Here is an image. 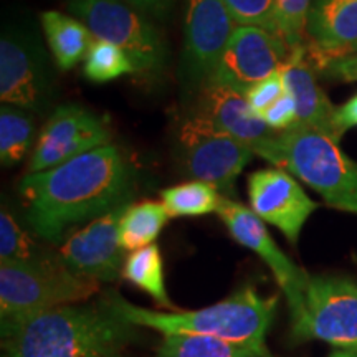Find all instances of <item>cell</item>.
Instances as JSON below:
<instances>
[{
  "instance_id": "cell-1",
  "label": "cell",
  "mask_w": 357,
  "mask_h": 357,
  "mask_svg": "<svg viewBox=\"0 0 357 357\" xmlns=\"http://www.w3.org/2000/svg\"><path fill=\"white\" fill-rule=\"evenodd\" d=\"M19 194L35 234L60 245L78 223L131 204L136 171L118 146L108 144L50 171L26 174Z\"/></svg>"
},
{
  "instance_id": "cell-2",
  "label": "cell",
  "mask_w": 357,
  "mask_h": 357,
  "mask_svg": "<svg viewBox=\"0 0 357 357\" xmlns=\"http://www.w3.org/2000/svg\"><path fill=\"white\" fill-rule=\"evenodd\" d=\"M136 329L106 298L66 305L25 321L2 339V357H123L137 339Z\"/></svg>"
},
{
  "instance_id": "cell-3",
  "label": "cell",
  "mask_w": 357,
  "mask_h": 357,
  "mask_svg": "<svg viewBox=\"0 0 357 357\" xmlns=\"http://www.w3.org/2000/svg\"><path fill=\"white\" fill-rule=\"evenodd\" d=\"M105 298L123 319L137 328L154 329L160 334L218 337L270 354L265 339L273 323L278 298L261 296L253 287L240 288L220 303L194 311L147 310L132 305L116 291H109Z\"/></svg>"
},
{
  "instance_id": "cell-4",
  "label": "cell",
  "mask_w": 357,
  "mask_h": 357,
  "mask_svg": "<svg viewBox=\"0 0 357 357\" xmlns=\"http://www.w3.org/2000/svg\"><path fill=\"white\" fill-rule=\"evenodd\" d=\"M100 283L71 273L63 261L53 265L0 263L2 339L45 311L91 300Z\"/></svg>"
},
{
  "instance_id": "cell-5",
  "label": "cell",
  "mask_w": 357,
  "mask_h": 357,
  "mask_svg": "<svg viewBox=\"0 0 357 357\" xmlns=\"http://www.w3.org/2000/svg\"><path fill=\"white\" fill-rule=\"evenodd\" d=\"M280 169L318 192L328 207L357 215V162L328 134L298 124L280 132Z\"/></svg>"
},
{
  "instance_id": "cell-6",
  "label": "cell",
  "mask_w": 357,
  "mask_h": 357,
  "mask_svg": "<svg viewBox=\"0 0 357 357\" xmlns=\"http://www.w3.org/2000/svg\"><path fill=\"white\" fill-rule=\"evenodd\" d=\"M68 10L82 20L95 40L113 43L131 58L136 73L160 75L167 48L153 22L124 0H68Z\"/></svg>"
},
{
  "instance_id": "cell-7",
  "label": "cell",
  "mask_w": 357,
  "mask_h": 357,
  "mask_svg": "<svg viewBox=\"0 0 357 357\" xmlns=\"http://www.w3.org/2000/svg\"><path fill=\"white\" fill-rule=\"evenodd\" d=\"M291 339H318L337 349L357 351V283L346 276H311L305 312L291 324Z\"/></svg>"
},
{
  "instance_id": "cell-8",
  "label": "cell",
  "mask_w": 357,
  "mask_h": 357,
  "mask_svg": "<svg viewBox=\"0 0 357 357\" xmlns=\"http://www.w3.org/2000/svg\"><path fill=\"white\" fill-rule=\"evenodd\" d=\"M189 118L211 131L235 137L258 158L280 167V132L253 111L245 95L220 84L204 83Z\"/></svg>"
},
{
  "instance_id": "cell-9",
  "label": "cell",
  "mask_w": 357,
  "mask_h": 357,
  "mask_svg": "<svg viewBox=\"0 0 357 357\" xmlns=\"http://www.w3.org/2000/svg\"><path fill=\"white\" fill-rule=\"evenodd\" d=\"M53 82L42 45L22 29H7L0 38V100L29 113L50 106Z\"/></svg>"
},
{
  "instance_id": "cell-10",
  "label": "cell",
  "mask_w": 357,
  "mask_h": 357,
  "mask_svg": "<svg viewBox=\"0 0 357 357\" xmlns=\"http://www.w3.org/2000/svg\"><path fill=\"white\" fill-rule=\"evenodd\" d=\"M182 167L194 181L207 182L223 197L235 199V185L255 153L235 137L200 126L189 116L178 126Z\"/></svg>"
},
{
  "instance_id": "cell-11",
  "label": "cell",
  "mask_w": 357,
  "mask_h": 357,
  "mask_svg": "<svg viewBox=\"0 0 357 357\" xmlns=\"http://www.w3.org/2000/svg\"><path fill=\"white\" fill-rule=\"evenodd\" d=\"M217 215L236 243L252 250L266 263L281 291L287 296L291 324L296 323L305 312V294L311 276L281 252L268 231L266 223L258 218L250 207H245L235 199L223 197Z\"/></svg>"
},
{
  "instance_id": "cell-12",
  "label": "cell",
  "mask_w": 357,
  "mask_h": 357,
  "mask_svg": "<svg viewBox=\"0 0 357 357\" xmlns=\"http://www.w3.org/2000/svg\"><path fill=\"white\" fill-rule=\"evenodd\" d=\"M289 55L291 48L278 33L261 26L236 25L215 70L205 83L247 95L250 88L281 70Z\"/></svg>"
},
{
  "instance_id": "cell-13",
  "label": "cell",
  "mask_w": 357,
  "mask_h": 357,
  "mask_svg": "<svg viewBox=\"0 0 357 357\" xmlns=\"http://www.w3.org/2000/svg\"><path fill=\"white\" fill-rule=\"evenodd\" d=\"M108 144L111 129L101 116L79 105H61L50 114L40 132L26 174L50 171Z\"/></svg>"
},
{
  "instance_id": "cell-14",
  "label": "cell",
  "mask_w": 357,
  "mask_h": 357,
  "mask_svg": "<svg viewBox=\"0 0 357 357\" xmlns=\"http://www.w3.org/2000/svg\"><path fill=\"white\" fill-rule=\"evenodd\" d=\"M126 208H114L65 236L58 255L71 273L98 283H114L123 275L126 258L119 243V222Z\"/></svg>"
},
{
  "instance_id": "cell-15",
  "label": "cell",
  "mask_w": 357,
  "mask_h": 357,
  "mask_svg": "<svg viewBox=\"0 0 357 357\" xmlns=\"http://www.w3.org/2000/svg\"><path fill=\"white\" fill-rule=\"evenodd\" d=\"M223 0H185L184 77L194 86L211 78L236 29Z\"/></svg>"
},
{
  "instance_id": "cell-16",
  "label": "cell",
  "mask_w": 357,
  "mask_h": 357,
  "mask_svg": "<svg viewBox=\"0 0 357 357\" xmlns=\"http://www.w3.org/2000/svg\"><path fill=\"white\" fill-rule=\"evenodd\" d=\"M250 208L296 245L301 230L318 204L306 194L293 174L280 167L258 169L247 181Z\"/></svg>"
},
{
  "instance_id": "cell-17",
  "label": "cell",
  "mask_w": 357,
  "mask_h": 357,
  "mask_svg": "<svg viewBox=\"0 0 357 357\" xmlns=\"http://www.w3.org/2000/svg\"><path fill=\"white\" fill-rule=\"evenodd\" d=\"M311 65L357 53V0H312L306 25Z\"/></svg>"
},
{
  "instance_id": "cell-18",
  "label": "cell",
  "mask_w": 357,
  "mask_h": 357,
  "mask_svg": "<svg viewBox=\"0 0 357 357\" xmlns=\"http://www.w3.org/2000/svg\"><path fill=\"white\" fill-rule=\"evenodd\" d=\"M281 73L296 105L298 126L316 129L341 142L334 128L336 106L329 101L328 95L319 86L318 75L307 58L306 45L291 50L288 61L281 66Z\"/></svg>"
},
{
  "instance_id": "cell-19",
  "label": "cell",
  "mask_w": 357,
  "mask_h": 357,
  "mask_svg": "<svg viewBox=\"0 0 357 357\" xmlns=\"http://www.w3.org/2000/svg\"><path fill=\"white\" fill-rule=\"evenodd\" d=\"M45 38L50 48L58 70L68 71L79 61H84L95 37L89 29L77 17L65 15L56 10L40 13Z\"/></svg>"
},
{
  "instance_id": "cell-20",
  "label": "cell",
  "mask_w": 357,
  "mask_h": 357,
  "mask_svg": "<svg viewBox=\"0 0 357 357\" xmlns=\"http://www.w3.org/2000/svg\"><path fill=\"white\" fill-rule=\"evenodd\" d=\"M171 218L164 204L158 200L129 204L119 222V243L124 252L154 245Z\"/></svg>"
},
{
  "instance_id": "cell-21",
  "label": "cell",
  "mask_w": 357,
  "mask_h": 357,
  "mask_svg": "<svg viewBox=\"0 0 357 357\" xmlns=\"http://www.w3.org/2000/svg\"><path fill=\"white\" fill-rule=\"evenodd\" d=\"M58 252L43 247L32 234L22 229L17 218L8 208L0 212V263H19V265H53L60 263Z\"/></svg>"
},
{
  "instance_id": "cell-22",
  "label": "cell",
  "mask_w": 357,
  "mask_h": 357,
  "mask_svg": "<svg viewBox=\"0 0 357 357\" xmlns=\"http://www.w3.org/2000/svg\"><path fill=\"white\" fill-rule=\"evenodd\" d=\"M121 276L141 291L149 294L160 307L177 311L167 294L162 253L155 243L129 253L124 260Z\"/></svg>"
},
{
  "instance_id": "cell-23",
  "label": "cell",
  "mask_w": 357,
  "mask_h": 357,
  "mask_svg": "<svg viewBox=\"0 0 357 357\" xmlns=\"http://www.w3.org/2000/svg\"><path fill=\"white\" fill-rule=\"evenodd\" d=\"M155 357H271L252 347L197 334H162Z\"/></svg>"
},
{
  "instance_id": "cell-24",
  "label": "cell",
  "mask_w": 357,
  "mask_h": 357,
  "mask_svg": "<svg viewBox=\"0 0 357 357\" xmlns=\"http://www.w3.org/2000/svg\"><path fill=\"white\" fill-rule=\"evenodd\" d=\"M223 195L202 181H189L160 190V202L171 217H202L218 211Z\"/></svg>"
},
{
  "instance_id": "cell-25",
  "label": "cell",
  "mask_w": 357,
  "mask_h": 357,
  "mask_svg": "<svg viewBox=\"0 0 357 357\" xmlns=\"http://www.w3.org/2000/svg\"><path fill=\"white\" fill-rule=\"evenodd\" d=\"M32 113L12 105L0 108V162L13 167L29 154L35 134Z\"/></svg>"
},
{
  "instance_id": "cell-26",
  "label": "cell",
  "mask_w": 357,
  "mask_h": 357,
  "mask_svg": "<svg viewBox=\"0 0 357 357\" xmlns=\"http://www.w3.org/2000/svg\"><path fill=\"white\" fill-rule=\"evenodd\" d=\"M84 77L95 83H108L124 75L136 73L131 58L113 43L95 40L83 65Z\"/></svg>"
},
{
  "instance_id": "cell-27",
  "label": "cell",
  "mask_w": 357,
  "mask_h": 357,
  "mask_svg": "<svg viewBox=\"0 0 357 357\" xmlns=\"http://www.w3.org/2000/svg\"><path fill=\"white\" fill-rule=\"evenodd\" d=\"M312 0H275V29L291 50L306 45V25Z\"/></svg>"
},
{
  "instance_id": "cell-28",
  "label": "cell",
  "mask_w": 357,
  "mask_h": 357,
  "mask_svg": "<svg viewBox=\"0 0 357 357\" xmlns=\"http://www.w3.org/2000/svg\"><path fill=\"white\" fill-rule=\"evenodd\" d=\"M238 25H253L275 29V0H223Z\"/></svg>"
},
{
  "instance_id": "cell-29",
  "label": "cell",
  "mask_w": 357,
  "mask_h": 357,
  "mask_svg": "<svg viewBox=\"0 0 357 357\" xmlns=\"http://www.w3.org/2000/svg\"><path fill=\"white\" fill-rule=\"evenodd\" d=\"M284 93H287V84H284L283 73H281V70H278L268 78L261 79L260 83H257L255 86L250 88L245 98H247L253 111L261 116Z\"/></svg>"
},
{
  "instance_id": "cell-30",
  "label": "cell",
  "mask_w": 357,
  "mask_h": 357,
  "mask_svg": "<svg viewBox=\"0 0 357 357\" xmlns=\"http://www.w3.org/2000/svg\"><path fill=\"white\" fill-rule=\"evenodd\" d=\"M261 118L265 119L268 126L276 132L288 131L289 128H293L294 124L298 123L296 105H294L293 96L289 95L288 89L280 100H276L273 105L261 114Z\"/></svg>"
},
{
  "instance_id": "cell-31",
  "label": "cell",
  "mask_w": 357,
  "mask_h": 357,
  "mask_svg": "<svg viewBox=\"0 0 357 357\" xmlns=\"http://www.w3.org/2000/svg\"><path fill=\"white\" fill-rule=\"evenodd\" d=\"M321 77L326 79L341 83H356L357 82V53L341 58H331L323 63L312 65Z\"/></svg>"
},
{
  "instance_id": "cell-32",
  "label": "cell",
  "mask_w": 357,
  "mask_h": 357,
  "mask_svg": "<svg viewBox=\"0 0 357 357\" xmlns=\"http://www.w3.org/2000/svg\"><path fill=\"white\" fill-rule=\"evenodd\" d=\"M124 2H128L137 12L146 15L147 19L162 22L172 12L176 0H124Z\"/></svg>"
},
{
  "instance_id": "cell-33",
  "label": "cell",
  "mask_w": 357,
  "mask_h": 357,
  "mask_svg": "<svg viewBox=\"0 0 357 357\" xmlns=\"http://www.w3.org/2000/svg\"><path fill=\"white\" fill-rule=\"evenodd\" d=\"M334 128L339 139L352 128H357V95L351 96L344 105L336 106L334 113Z\"/></svg>"
},
{
  "instance_id": "cell-34",
  "label": "cell",
  "mask_w": 357,
  "mask_h": 357,
  "mask_svg": "<svg viewBox=\"0 0 357 357\" xmlns=\"http://www.w3.org/2000/svg\"><path fill=\"white\" fill-rule=\"evenodd\" d=\"M329 357H357V351H347V349H336Z\"/></svg>"
}]
</instances>
